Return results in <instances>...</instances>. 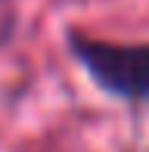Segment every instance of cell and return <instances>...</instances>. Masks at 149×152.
I'll list each match as a JSON object with an SVG mask.
<instances>
[{
	"instance_id": "obj_1",
	"label": "cell",
	"mask_w": 149,
	"mask_h": 152,
	"mask_svg": "<svg viewBox=\"0 0 149 152\" xmlns=\"http://www.w3.org/2000/svg\"><path fill=\"white\" fill-rule=\"evenodd\" d=\"M72 50L103 90L121 99H149V44H112L72 34Z\"/></svg>"
}]
</instances>
